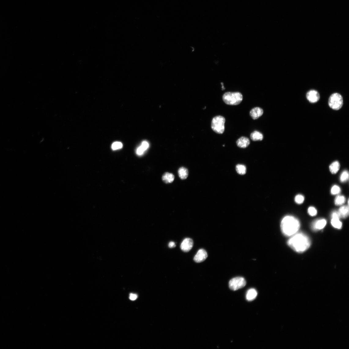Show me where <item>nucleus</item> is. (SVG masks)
Instances as JSON below:
<instances>
[{"label": "nucleus", "mask_w": 349, "mask_h": 349, "mask_svg": "<svg viewBox=\"0 0 349 349\" xmlns=\"http://www.w3.org/2000/svg\"><path fill=\"white\" fill-rule=\"evenodd\" d=\"M289 247L298 253H302L307 250L311 245L310 240L306 234L299 233L295 234L288 242Z\"/></svg>", "instance_id": "1"}, {"label": "nucleus", "mask_w": 349, "mask_h": 349, "mask_svg": "<svg viewBox=\"0 0 349 349\" xmlns=\"http://www.w3.org/2000/svg\"><path fill=\"white\" fill-rule=\"evenodd\" d=\"M300 227L299 221L293 216L285 217L281 222V231L284 235L286 236H293L298 232Z\"/></svg>", "instance_id": "2"}, {"label": "nucleus", "mask_w": 349, "mask_h": 349, "mask_svg": "<svg viewBox=\"0 0 349 349\" xmlns=\"http://www.w3.org/2000/svg\"><path fill=\"white\" fill-rule=\"evenodd\" d=\"M222 99L228 105L236 106L241 103L243 100V96L239 92H227L223 95Z\"/></svg>", "instance_id": "3"}, {"label": "nucleus", "mask_w": 349, "mask_h": 349, "mask_svg": "<svg viewBox=\"0 0 349 349\" xmlns=\"http://www.w3.org/2000/svg\"><path fill=\"white\" fill-rule=\"evenodd\" d=\"M225 118L221 116H217L214 117L211 122V128L215 132L222 134L225 130Z\"/></svg>", "instance_id": "4"}, {"label": "nucleus", "mask_w": 349, "mask_h": 349, "mask_svg": "<svg viewBox=\"0 0 349 349\" xmlns=\"http://www.w3.org/2000/svg\"><path fill=\"white\" fill-rule=\"evenodd\" d=\"M343 104L342 97L339 94L334 93L329 97V105L332 109L335 110H339L342 107Z\"/></svg>", "instance_id": "5"}, {"label": "nucleus", "mask_w": 349, "mask_h": 349, "mask_svg": "<svg viewBox=\"0 0 349 349\" xmlns=\"http://www.w3.org/2000/svg\"><path fill=\"white\" fill-rule=\"evenodd\" d=\"M246 284L245 279L238 277L232 279L229 282V287L233 291H236L243 288Z\"/></svg>", "instance_id": "6"}, {"label": "nucleus", "mask_w": 349, "mask_h": 349, "mask_svg": "<svg viewBox=\"0 0 349 349\" xmlns=\"http://www.w3.org/2000/svg\"><path fill=\"white\" fill-rule=\"evenodd\" d=\"M193 245V240L190 238L185 239L182 242L180 248L185 252H187L192 248Z\"/></svg>", "instance_id": "7"}, {"label": "nucleus", "mask_w": 349, "mask_h": 349, "mask_svg": "<svg viewBox=\"0 0 349 349\" xmlns=\"http://www.w3.org/2000/svg\"><path fill=\"white\" fill-rule=\"evenodd\" d=\"M307 99L312 103H316L320 99V96L317 91L314 90L309 91L306 95Z\"/></svg>", "instance_id": "8"}, {"label": "nucleus", "mask_w": 349, "mask_h": 349, "mask_svg": "<svg viewBox=\"0 0 349 349\" xmlns=\"http://www.w3.org/2000/svg\"><path fill=\"white\" fill-rule=\"evenodd\" d=\"M208 257L207 253L204 249H201L198 251L194 257V260L196 262L200 263L204 261Z\"/></svg>", "instance_id": "9"}, {"label": "nucleus", "mask_w": 349, "mask_h": 349, "mask_svg": "<svg viewBox=\"0 0 349 349\" xmlns=\"http://www.w3.org/2000/svg\"><path fill=\"white\" fill-rule=\"evenodd\" d=\"M264 111L262 108L259 107H255L251 110L250 114L252 118L254 120H256L261 117Z\"/></svg>", "instance_id": "10"}, {"label": "nucleus", "mask_w": 349, "mask_h": 349, "mask_svg": "<svg viewBox=\"0 0 349 349\" xmlns=\"http://www.w3.org/2000/svg\"><path fill=\"white\" fill-rule=\"evenodd\" d=\"M250 143L249 139L247 137L242 136L238 139L236 141V144L238 147L241 148H246L247 147Z\"/></svg>", "instance_id": "11"}, {"label": "nucleus", "mask_w": 349, "mask_h": 349, "mask_svg": "<svg viewBox=\"0 0 349 349\" xmlns=\"http://www.w3.org/2000/svg\"><path fill=\"white\" fill-rule=\"evenodd\" d=\"M327 224V221L324 219L317 220L314 221L312 225L314 230H318L322 229Z\"/></svg>", "instance_id": "12"}, {"label": "nucleus", "mask_w": 349, "mask_h": 349, "mask_svg": "<svg viewBox=\"0 0 349 349\" xmlns=\"http://www.w3.org/2000/svg\"><path fill=\"white\" fill-rule=\"evenodd\" d=\"M340 218L345 219L349 215V210L348 206H343L341 207L338 211Z\"/></svg>", "instance_id": "13"}, {"label": "nucleus", "mask_w": 349, "mask_h": 349, "mask_svg": "<svg viewBox=\"0 0 349 349\" xmlns=\"http://www.w3.org/2000/svg\"><path fill=\"white\" fill-rule=\"evenodd\" d=\"M257 295L256 290L254 288L249 289L246 294V299L249 301H251L254 300Z\"/></svg>", "instance_id": "14"}, {"label": "nucleus", "mask_w": 349, "mask_h": 349, "mask_svg": "<svg viewBox=\"0 0 349 349\" xmlns=\"http://www.w3.org/2000/svg\"><path fill=\"white\" fill-rule=\"evenodd\" d=\"M175 178L174 175L172 173H166L163 175L162 180L165 184H170L173 182Z\"/></svg>", "instance_id": "15"}, {"label": "nucleus", "mask_w": 349, "mask_h": 349, "mask_svg": "<svg viewBox=\"0 0 349 349\" xmlns=\"http://www.w3.org/2000/svg\"><path fill=\"white\" fill-rule=\"evenodd\" d=\"M250 138L253 141H262L264 139V136L259 132L255 131L251 134Z\"/></svg>", "instance_id": "16"}, {"label": "nucleus", "mask_w": 349, "mask_h": 349, "mask_svg": "<svg viewBox=\"0 0 349 349\" xmlns=\"http://www.w3.org/2000/svg\"><path fill=\"white\" fill-rule=\"evenodd\" d=\"M340 165L339 162L336 161L332 163L329 166V170L331 173L333 174H336L340 169Z\"/></svg>", "instance_id": "17"}, {"label": "nucleus", "mask_w": 349, "mask_h": 349, "mask_svg": "<svg viewBox=\"0 0 349 349\" xmlns=\"http://www.w3.org/2000/svg\"><path fill=\"white\" fill-rule=\"evenodd\" d=\"M178 174L180 178L181 179L185 180L187 178L188 176V170L185 168L181 167L178 170Z\"/></svg>", "instance_id": "18"}, {"label": "nucleus", "mask_w": 349, "mask_h": 349, "mask_svg": "<svg viewBox=\"0 0 349 349\" xmlns=\"http://www.w3.org/2000/svg\"><path fill=\"white\" fill-rule=\"evenodd\" d=\"M331 224L333 227L341 229L342 227V223L340 220V218H332Z\"/></svg>", "instance_id": "19"}, {"label": "nucleus", "mask_w": 349, "mask_h": 349, "mask_svg": "<svg viewBox=\"0 0 349 349\" xmlns=\"http://www.w3.org/2000/svg\"><path fill=\"white\" fill-rule=\"evenodd\" d=\"M346 202V198L344 196L339 195L336 198L335 203L336 205L339 206L342 205Z\"/></svg>", "instance_id": "20"}, {"label": "nucleus", "mask_w": 349, "mask_h": 349, "mask_svg": "<svg viewBox=\"0 0 349 349\" xmlns=\"http://www.w3.org/2000/svg\"><path fill=\"white\" fill-rule=\"evenodd\" d=\"M236 169L237 173L240 175H244L246 173L247 169L243 165L238 164L236 165Z\"/></svg>", "instance_id": "21"}, {"label": "nucleus", "mask_w": 349, "mask_h": 349, "mask_svg": "<svg viewBox=\"0 0 349 349\" xmlns=\"http://www.w3.org/2000/svg\"><path fill=\"white\" fill-rule=\"evenodd\" d=\"M349 179V173L347 171H343L340 176V180L342 182L347 181Z\"/></svg>", "instance_id": "22"}, {"label": "nucleus", "mask_w": 349, "mask_h": 349, "mask_svg": "<svg viewBox=\"0 0 349 349\" xmlns=\"http://www.w3.org/2000/svg\"><path fill=\"white\" fill-rule=\"evenodd\" d=\"M123 144L121 142H116L113 143L112 145V148L113 150H116L121 148Z\"/></svg>", "instance_id": "23"}, {"label": "nucleus", "mask_w": 349, "mask_h": 349, "mask_svg": "<svg viewBox=\"0 0 349 349\" xmlns=\"http://www.w3.org/2000/svg\"><path fill=\"white\" fill-rule=\"evenodd\" d=\"M331 191V194L333 195H336L340 192V188L338 186L334 185L332 187Z\"/></svg>", "instance_id": "24"}, {"label": "nucleus", "mask_w": 349, "mask_h": 349, "mask_svg": "<svg viewBox=\"0 0 349 349\" xmlns=\"http://www.w3.org/2000/svg\"><path fill=\"white\" fill-rule=\"evenodd\" d=\"M305 198L304 196L301 195H298L296 196L295 198V202L298 204H302L304 201Z\"/></svg>", "instance_id": "25"}, {"label": "nucleus", "mask_w": 349, "mask_h": 349, "mask_svg": "<svg viewBox=\"0 0 349 349\" xmlns=\"http://www.w3.org/2000/svg\"><path fill=\"white\" fill-rule=\"evenodd\" d=\"M308 213L310 216H314L317 214V211L315 208L310 207L308 209Z\"/></svg>", "instance_id": "26"}, {"label": "nucleus", "mask_w": 349, "mask_h": 349, "mask_svg": "<svg viewBox=\"0 0 349 349\" xmlns=\"http://www.w3.org/2000/svg\"><path fill=\"white\" fill-rule=\"evenodd\" d=\"M141 146L143 149L145 151L149 147V144L147 142L144 141L142 143Z\"/></svg>", "instance_id": "27"}, {"label": "nucleus", "mask_w": 349, "mask_h": 349, "mask_svg": "<svg viewBox=\"0 0 349 349\" xmlns=\"http://www.w3.org/2000/svg\"><path fill=\"white\" fill-rule=\"evenodd\" d=\"M145 151L143 149L141 146H140L137 149L136 153L138 155L140 156L142 155Z\"/></svg>", "instance_id": "28"}, {"label": "nucleus", "mask_w": 349, "mask_h": 349, "mask_svg": "<svg viewBox=\"0 0 349 349\" xmlns=\"http://www.w3.org/2000/svg\"><path fill=\"white\" fill-rule=\"evenodd\" d=\"M138 297V296L136 294L131 293L130 294L129 299L131 300L134 301L136 300Z\"/></svg>", "instance_id": "29"}, {"label": "nucleus", "mask_w": 349, "mask_h": 349, "mask_svg": "<svg viewBox=\"0 0 349 349\" xmlns=\"http://www.w3.org/2000/svg\"><path fill=\"white\" fill-rule=\"evenodd\" d=\"M176 247V245L175 243L173 242H170L169 244V247L170 248H175Z\"/></svg>", "instance_id": "30"}]
</instances>
